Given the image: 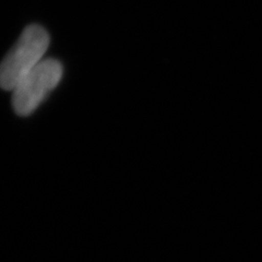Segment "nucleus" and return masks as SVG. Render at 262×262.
<instances>
[{"label":"nucleus","instance_id":"nucleus-1","mask_svg":"<svg viewBox=\"0 0 262 262\" xmlns=\"http://www.w3.org/2000/svg\"><path fill=\"white\" fill-rule=\"evenodd\" d=\"M49 46L47 31L31 24L0 62V88L13 91L14 88L43 60Z\"/></svg>","mask_w":262,"mask_h":262},{"label":"nucleus","instance_id":"nucleus-2","mask_svg":"<svg viewBox=\"0 0 262 262\" xmlns=\"http://www.w3.org/2000/svg\"><path fill=\"white\" fill-rule=\"evenodd\" d=\"M63 68L60 61L43 59L12 91V107L19 116H29L59 84Z\"/></svg>","mask_w":262,"mask_h":262}]
</instances>
